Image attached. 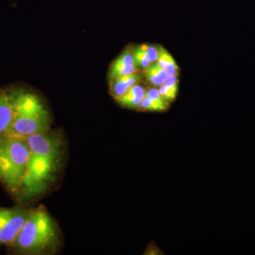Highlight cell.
<instances>
[{"mask_svg":"<svg viewBox=\"0 0 255 255\" xmlns=\"http://www.w3.org/2000/svg\"><path fill=\"white\" fill-rule=\"evenodd\" d=\"M30 155L31 151L25 139H0V180L11 190L19 189Z\"/></svg>","mask_w":255,"mask_h":255,"instance_id":"obj_2","label":"cell"},{"mask_svg":"<svg viewBox=\"0 0 255 255\" xmlns=\"http://www.w3.org/2000/svg\"><path fill=\"white\" fill-rule=\"evenodd\" d=\"M168 105L159 103L158 102L145 97L142 100L138 110L145 112H164L167 110Z\"/></svg>","mask_w":255,"mask_h":255,"instance_id":"obj_14","label":"cell"},{"mask_svg":"<svg viewBox=\"0 0 255 255\" xmlns=\"http://www.w3.org/2000/svg\"><path fill=\"white\" fill-rule=\"evenodd\" d=\"M14 116L50 118L49 114L37 96L23 91L8 95Z\"/></svg>","mask_w":255,"mask_h":255,"instance_id":"obj_5","label":"cell"},{"mask_svg":"<svg viewBox=\"0 0 255 255\" xmlns=\"http://www.w3.org/2000/svg\"><path fill=\"white\" fill-rule=\"evenodd\" d=\"M58 159L31 153L19 187L25 196H36L46 190L56 168Z\"/></svg>","mask_w":255,"mask_h":255,"instance_id":"obj_3","label":"cell"},{"mask_svg":"<svg viewBox=\"0 0 255 255\" xmlns=\"http://www.w3.org/2000/svg\"><path fill=\"white\" fill-rule=\"evenodd\" d=\"M133 53L134 59H135V65H137V67L145 69L152 65V63H151L147 55L142 51L140 47L137 46L134 48Z\"/></svg>","mask_w":255,"mask_h":255,"instance_id":"obj_16","label":"cell"},{"mask_svg":"<svg viewBox=\"0 0 255 255\" xmlns=\"http://www.w3.org/2000/svg\"><path fill=\"white\" fill-rule=\"evenodd\" d=\"M29 213L27 210L21 208H0V245L13 244Z\"/></svg>","mask_w":255,"mask_h":255,"instance_id":"obj_4","label":"cell"},{"mask_svg":"<svg viewBox=\"0 0 255 255\" xmlns=\"http://www.w3.org/2000/svg\"><path fill=\"white\" fill-rule=\"evenodd\" d=\"M46 131L37 132L25 137L31 153L58 159L60 155L61 142L55 135Z\"/></svg>","mask_w":255,"mask_h":255,"instance_id":"obj_7","label":"cell"},{"mask_svg":"<svg viewBox=\"0 0 255 255\" xmlns=\"http://www.w3.org/2000/svg\"><path fill=\"white\" fill-rule=\"evenodd\" d=\"M144 75L147 81L155 87L163 85L169 76L167 72L156 63H152L148 68L144 69Z\"/></svg>","mask_w":255,"mask_h":255,"instance_id":"obj_10","label":"cell"},{"mask_svg":"<svg viewBox=\"0 0 255 255\" xmlns=\"http://www.w3.org/2000/svg\"><path fill=\"white\" fill-rule=\"evenodd\" d=\"M135 73H137V67L135 65H122L112 64L109 73V78L110 80H112L118 77Z\"/></svg>","mask_w":255,"mask_h":255,"instance_id":"obj_12","label":"cell"},{"mask_svg":"<svg viewBox=\"0 0 255 255\" xmlns=\"http://www.w3.org/2000/svg\"><path fill=\"white\" fill-rule=\"evenodd\" d=\"M133 48L131 47H127L119 55L117 60H114V65H135L134 59ZM137 66V65H136Z\"/></svg>","mask_w":255,"mask_h":255,"instance_id":"obj_15","label":"cell"},{"mask_svg":"<svg viewBox=\"0 0 255 255\" xmlns=\"http://www.w3.org/2000/svg\"><path fill=\"white\" fill-rule=\"evenodd\" d=\"M49 124L50 118L14 116L11 127L4 137L24 139L32 134L46 131Z\"/></svg>","mask_w":255,"mask_h":255,"instance_id":"obj_6","label":"cell"},{"mask_svg":"<svg viewBox=\"0 0 255 255\" xmlns=\"http://www.w3.org/2000/svg\"><path fill=\"white\" fill-rule=\"evenodd\" d=\"M158 50V58L156 63L164 69L169 75H178L179 67L173 57L164 47H159Z\"/></svg>","mask_w":255,"mask_h":255,"instance_id":"obj_11","label":"cell"},{"mask_svg":"<svg viewBox=\"0 0 255 255\" xmlns=\"http://www.w3.org/2000/svg\"><path fill=\"white\" fill-rule=\"evenodd\" d=\"M142 51L147 55L148 59L152 63H155L158 58V48L152 45L143 44L139 46Z\"/></svg>","mask_w":255,"mask_h":255,"instance_id":"obj_17","label":"cell"},{"mask_svg":"<svg viewBox=\"0 0 255 255\" xmlns=\"http://www.w3.org/2000/svg\"><path fill=\"white\" fill-rule=\"evenodd\" d=\"M159 91L163 97L164 100L169 103V102H172L175 100L177 97V91L173 90V89L169 88V87L166 86V85H162L159 87Z\"/></svg>","mask_w":255,"mask_h":255,"instance_id":"obj_18","label":"cell"},{"mask_svg":"<svg viewBox=\"0 0 255 255\" xmlns=\"http://www.w3.org/2000/svg\"><path fill=\"white\" fill-rule=\"evenodd\" d=\"M14 119V112L10 105L8 95L0 93V139L9 130Z\"/></svg>","mask_w":255,"mask_h":255,"instance_id":"obj_9","label":"cell"},{"mask_svg":"<svg viewBox=\"0 0 255 255\" xmlns=\"http://www.w3.org/2000/svg\"><path fill=\"white\" fill-rule=\"evenodd\" d=\"M55 223L43 209L30 211L26 223L13 245L25 253H40L46 251L56 241Z\"/></svg>","mask_w":255,"mask_h":255,"instance_id":"obj_1","label":"cell"},{"mask_svg":"<svg viewBox=\"0 0 255 255\" xmlns=\"http://www.w3.org/2000/svg\"><path fill=\"white\" fill-rule=\"evenodd\" d=\"M145 97H149V98L152 99L156 102H158L159 103L167 104V105L169 104L164 100L163 97L159 91V89L150 88L147 90Z\"/></svg>","mask_w":255,"mask_h":255,"instance_id":"obj_19","label":"cell"},{"mask_svg":"<svg viewBox=\"0 0 255 255\" xmlns=\"http://www.w3.org/2000/svg\"><path fill=\"white\" fill-rule=\"evenodd\" d=\"M178 84H179V80H178L177 75H169L164 85L178 91Z\"/></svg>","mask_w":255,"mask_h":255,"instance_id":"obj_20","label":"cell"},{"mask_svg":"<svg viewBox=\"0 0 255 255\" xmlns=\"http://www.w3.org/2000/svg\"><path fill=\"white\" fill-rule=\"evenodd\" d=\"M141 79L142 75L138 73L114 78L110 80L111 94L115 100H119L128 91L132 85L138 83Z\"/></svg>","mask_w":255,"mask_h":255,"instance_id":"obj_8","label":"cell"},{"mask_svg":"<svg viewBox=\"0 0 255 255\" xmlns=\"http://www.w3.org/2000/svg\"><path fill=\"white\" fill-rule=\"evenodd\" d=\"M143 99L140 96L135 95L130 92H127L123 97H121L117 101L121 105L124 106L127 108L138 110Z\"/></svg>","mask_w":255,"mask_h":255,"instance_id":"obj_13","label":"cell"}]
</instances>
